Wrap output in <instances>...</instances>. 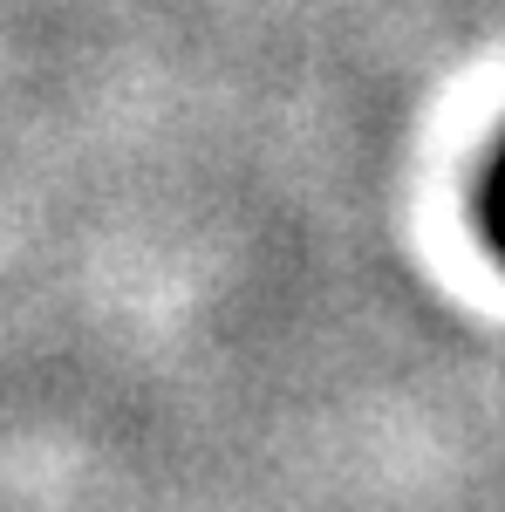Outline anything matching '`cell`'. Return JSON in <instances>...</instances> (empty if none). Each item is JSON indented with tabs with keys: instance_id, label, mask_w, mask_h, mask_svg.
I'll return each mask as SVG.
<instances>
[{
	"instance_id": "obj_1",
	"label": "cell",
	"mask_w": 505,
	"mask_h": 512,
	"mask_svg": "<svg viewBox=\"0 0 505 512\" xmlns=\"http://www.w3.org/2000/svg\"><path fill=\"white\" fill-rule=\"evenodd\" d=\"M478 212H485V239H499V253H505V144H499V158H492V171H485Z\"/></svg>"
}]
</instances>
